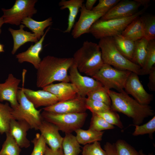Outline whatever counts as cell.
Returning <instances> with one entry per match:
<instances>
[{
	"label": "cell",
	"mask_w": 155,
	"mask_h": 155,
	"mask_svg": "<svg viewBox=\"0 0 155 155\" xmlns=\"http://www.w3.org/2000/svg\"><path fill=\"white\" fill-rule=\"evenodd\" d=\"M73 63V57H45L37 69V87L43 88L56 81L69 82L67 71Z\"/></svg>",
	"instance_id": "obj_1"
},
{
	"label": "cell",
	"mask_w": 155,
	"mask_h": 155,
	"mask_svg": "<svg viewBox=\"0 0 155 155\" xmlns=\"http://www.w3.org/2000/svg\"><path fill=\"white\" fill-rule=\"evenodd\" d=\"M108 94L111 102V109L131 118L133 125H139L145 118L154 115V111L151 107L140 104L124 90L120 92L110 90Z\"/></svg>",
	"instance_id": "obj_2"
},
{
	"label": "cell",
	"mask_w": 155,
	"mask_h": 155,
	"mask_svg": "<svg viewBox=\"0 0 155 155\" xmlns=\"http://www.w3.org/2000/svg\"><path fill=\"white\" fill-rule=\"evenodd\" d=\"M73 58L79 72L92 77L104 64L98 44L88 40L84 42Z\"/></svg>",
	"instance_id": "obj_3"
},
{
	"label": "cell",
	"mask_w": 155,
	"mask_h": 155,
	"mask_svg": "<svg viewBox=\"0 0 155 155\" xmlns=\"http://www.w3.org/2000/svg\"><path fill=\"white\" fill-rule=\"evenodd\" d=\"M100 49L104 64L115 68L130 71L140 75L141 67L129 60L117 49L113 37L100 39L98 44Z\"/></svg>",
	"instance_id": "obj_4"
},
{
	"label": "cell",
	"mask_w": 155,
	"mask_h": 155,
	"mask_svg": "<svg viewBox=\"0 0 155 155\" xmlns=\"http://www.w3.org/2000/svg\"><path fill=\"white\" fill-rule=\"evenodd\" d=\"M148 7H144L133 16L121 18L96 21L90 28L89 33L97 39L113 37L121 34L127 26L133 20L142 15Z\"/></svg>",
	"instance_id": "obj_5"
},
{
	"label": "cell",
	"mask_w": 155,
	"mask_h": 155,
	"mask_svg": "<svg viewBox=\"0 0 155 155\" xmlns=\"http://www.w3.org/2000/svg\"><path fill=\"white\" fill-rule=\"evenodd\" d=\"M24 84L22 88H19L17 94L19 105L12 108V116L14 119L26 122L31 129L38 130L43 120L41 113L42 110H37L26 97L23 90Z\"/></svg>",
	"instance_id": "obj_6"
},
{
	"label": "cell",
	"mask_w": 155,
	"mask_h": 155,
	"mask_svg": "<svg viewBox=\"0 0 155 155\" xmlns=\"http://www.w3.org/2000/svg\"><path fill=\"white\" fill-rule=\"evenodd\" d=\"M43 119L55 125L65 133H71L81 128L84 125L88 114L81 113L58 114L44 111L41 113Z\"/></svg>",
	"instance_id": "obj_7"
},
{
	"label": "cell",
	"mask_w": 155,
	"mask_h": 155,
	"mask_svg": "<svg viewBox=\"0 0 155 155\" xmlns=\"http://www.w3.org/2000/svg\"><path fill=\"white\" fill-rule=\"evenodd\" d=\"M131 72L119 69L104 64L92 77L106 89L114 88L120 92L123 90L126 80Z\"/></svg>",
	"instance_id": "obj_8"
},
{
	"label": "cell",
	"mask_w": 155,
	"mask_h": 155,
	"mask_svg": "<svg viewBox=\"0 0 155 155\" xmlns=\"http://www.w3.org/2000/svg\"><path fill=\"white\" fill-rule=\"evenodd\" d=\"M37 0H16L10 9L3 8L2 16L4 23L16 26L20 25L22 20L28 18H32L37 10L34 7Z\"/></svg>",
	"instance_id": "obj_9"
},
{
	"label": "cell",
	"mask_w": 155,
	"mask_h": 155,
	"mask_svg": "<svg viewBox=\"0 0 155 155\" xmlns=\"http://www.w3.org/2000/svg\"><path fill=\"white\" fill-rule=\"evenodd\" d=\"M69 70L70 82L75 86L78 96L86 97L91 92L103 86L93 78L82 75L74 63Z\"/></svg>",
	"instance_id": "obj_10"
},
{
	"label": "cell",
	"mask_w": 155,
	"mask_h": 155,
	"mask_svg": "<svg viewBox=\"0 0 155 155\" xmlns=\"http://www.w3.org/2000/svg\"><path fill=\"white\" fill-rule=\"evenodd\" d=\"M80 9V16L78 20L75 23L71 32L72 37L75 39L84 34L89 33L92 25L107 12L88 10L86 8L84 4Z\"/></svg>",
	"instance_id": "obj_11"
},
{
	"label": "cell",
	"mask_w": 155,
	"mask_h": 155,
	"mask_svg": "<svg viewBox=\"0 0 155 155\" xmlns=\"http://www.w3.org/2000/svg\"><path fill=\"white\" fill-rule=\"evenodd\" d=\"M138 75L131 72L126 82L124 89L128 94L131 95L140 104L149 105L153 99V95L148 93L140 81Z\"/></svg>",
	"instance_id": "obj_12"
},
{
	"label": "cell",
	"mask_w": 155,
	"mask_h": 155,
	"mask_svg": "<svg viewBox=\"0 0 155 155\" xmlns=\"http://www.w3.org/2000/svg\"><path fill=\"white\" fill-rule=\"evenodd\" d=\"M86 98L78 96L69 100L58 102L50 106L42 108L43 111L58 114L81 113L86 112L87 108Z\"/></svg>",
	"instance_id": "obj_13"
},
{
	"label": "cell",
	"mask_w": 155,
	"mask_h": 155,
	"mask_svg": "<svg viewBox=\"0 0 155 155\" xmlns=\"http://www.w3.org/2000/svg\"><path fill=\"white\" fill-rule=\"evenodd\" d=\"M141 6L135 0H120L100 19L107 20L130 17L138 11Z\"/></svg>",
	"instance_id": "obj_14"
},
{
	"label": "cell",
	"mask_w": 155,
	"mask_h": 155,
	"mask_svg": "<svg viewBox=\"0 0 155 155\" xmlns=\"http://www.w3.org/2000/svg\"><path fill=\"white\" fill-rule=\"evenodd\" d=\"M21 81V80L14 77L12 74H9L5 82L0 84V102L8 101L12 108L18 106L17 94L18 86Z\"/></svg>",
	"instance_id": "obj_15"
},
{
	"label": "cell",
	"mask_w": 155,
	"mask_h": 155,
	"mask_svg": "<svg viewBox=\"0 0 155 155\" xmlns=\"http://www.w3.org/2000/svg\"><path fill=\"white\" fill-rule=\"evenodd\" d=\"M38 130L46 144L52 150H57L62 147L63 137L61 136L59 129L54 125L43 119Z\"/></svg>",
	"instance_id": "obj_16"
},
{
	"label": "cell",
	"mask_w": 155,
	"mask_h": 155,
	"mask_svg": "<svg viewBox=\"0 0 155 155\" xmlns=\"http://www.w3.org/2000/svg\"><path fill=\"white\" fill-rule=\"evenodd\" d=\"M50 29L49 27L41 38L34 45H31L27 50L19 53L16 56L20 63L27 62L33 65L37 69L41 61L39 54L42 49L43 43L45 37Z\"/></svg>",
	"instance_id": "obj_17"
},
{
	"label": "cell",
	"mask_w": 155,
	"mask_h": 155,
	"mask_svg": "<svg viewBox=\"0 0 155 155\" xmlns=\"http://www.w3.org/2000/svg\"><path fill=\"white\" fill-rule=\"evenodd\" d=\"M42 90L53 94L57 98L59 102L71 100L78 96L76 88L71 83L61 82L52 84L43 88Z\"/></svg>",
	"instance_id": "obj_18"
},
{
	"label": "cell",
	"mask_w": 155,
	"mask_h": 155,
	"mask_svg": "<svg viewBox=\"0 0 155 155\" xmlns=\"http://www.w3.org/2000/svg\"><path fill=\"white\" fill-rule=\"evenodd\" d=\"M24 93L36 108L48 106L59 102L57 98L52 93L44 90L34 91L23 88Z\"/></svg>",
	"instance_id": "obj_19"
},
{
	"label": "cell",
	"mask_w": 155,
	"mask_h": 155,
	"mask_svg": "<svg viewBox=\"0 0 155 155\" xmlns=\"http://www.w3.org/2000/svg\"><path fill=\"white\" fill-rule=\"evenodd\" d=\"M31 129L29 125L24 121L12 119L10 122L8 132L11 135L20 148H26L30 145L27 138V132Z\"/></svg>",
	"instance_id": "obj_20"
},
{
	"label": "cell",
	"mask_w": 155,
	"mask_h": 155,
	"mask_svg": "<svg viewBox=\"0 0 155 155\" xmlns=\"http://www.w3.org/2000/svg\"><path fill=\"white\" fill-rule=\"evenodd\" d=\"M25 26L22 24L20 25V28L16 30L9 28L8 30L11 33L13 40V46L11 53L14 55L18 49L28 42H37L38 40L34 33L25 31Z\"/></svg>",
	"instance_id": "obj_21"
},
{
	"label": "cell",
	"mask_w": 155,
	"mask_h": 155,
	"mask_svg": "<svg viewBox=\"0 0 155 155\" xmlns=\"http://www.w3.org/2000/svg\"><path fill=\"white\" fill-rule=\"evenodd\" d=\"M84 2V0H61L59 2V5L61 9H67L69 12L68 26L66 29L64 31V33H69L71 32L75 23L79 9L83 5Z\"/></svg>",
	"instance_id": "obj_22"
},
{
	"label": "cell",
	"mask_w": 155,
	"mask_h": 155,
	"mask_svg": "<svg viewBox=\"0 0 155 155\" xmlns=\"http://www.w3.org/2000/svg\"><path fill=\"white\" fill-rule=\"evenodd\" d=\"M52 23L51 17L41 21H36L31 17H28L23 20L21 22L35 34L38 40L44 34L45 29L51 26Z\"/></svg>",
	"instance_id": "obj_23"
},
{
	"label": "cell",
	"mask_w": 155,
	"mask_h": 155,
	"mask_svg": "<svg viewBox=\"0 0 155 155\" xmlns=\"http://www.w3.org/2000/svg\"><path fill=\"white\" fill-rule=\"evenodd\" d=\"M121 35L134 41L144 38L142 23L140 16L133 20L126 27Z\"/></svg>",
	"instance_id": "obj_24"
},
{
	"label": "cell",
	"mask_w": 155,
	"mask_h": 155,
	"mask_svg": "<svg viewBox=\"0 0 155 155\" xmlns=\"http://www.w3.org/2000/svg\"><path fill=\"white\" fill-rule=\"evenodd\" d=\"M113 38L117 49L125 57L131 61L134 48L135 41L125 38L121 34Z\"/></svg>",
	"instance_id": "obj_25"
},
{
	"label": "cell",
	"mask_w": 155,
	"mask_h": 155,
	"mask_svg": "<svg viewBox=\"0 0 155 155\" xmlns=\"http://www.w3.org/2000/svg\"><path fill=\"white\" fill-rule=\"evenodd\" d=\"M78 142L80 144L86 145L101 141L104 132L98 131L88 129H79L75 131Z\"/></svg>",
	"instance_id": "obj_26"
},
{
	"label": "cell",
	"mask_w": 155,
	"mask_h": 155,
	"mask_svg": "<svg viewBox=\"0 0 155 155\" xmlns=\"http://www.w3.org/2000/svg\"><path fill=\"white\" fill-rule=\"evenodd\" d=\"M149 41L144 38L135 41V46L131 61L142 67L147 53Z\"/></svg>",
	"instance_id": "obj_27"
},
{
	"label": "cell",
	"mask_w": 155,
	"mask_h": 155,
	"mask_svg": "<svg viewBox=\"0 0 155 155\" xmlns=\"http://www.w3.org/2000/svg\"><path fill=\"white\" fill-rule=\"evenodd\" d=\"M81 146L75 136L71 133H65L62 144L64 155H79L82 152Z\"/></svg>",
	"instance_id": "obj_28"
},
{
	"label": "cell",
	"mask_w": 155,
	"mask_h": 155,
	"mask_svg": "<svg viewBox=\"0 0 155 155\" xmlns=\"http://www.w3.org/2000/svg\"><path fill=\"white\" fill-rule=\"evenodd\" d=\"M13 109L7 102L3 104L0 102V133H6L9 131L11 120L13 119Z\"/></svg>",
	"instance_id": "obj_29"
},
{
	"label": "cell",
	"mask_w": 155,
	"mask_h": 155,
	"mask_svg": "<svg viewBox=\"0 0 155 155\" xmlns=\"http://www.w3.org/2000/svg\"><path fill=\"white\" fill-rule=\"evenodd\" d=\"M155 64V40L149 41L147 53L143 65L141 68L140 75L148 74Z\"/></svg>",
	"instance_id": "obj_30"
},
{
	"label": "cell",
	"mask_w": 155,
	"mask_h": 155,
	"mask_svg": "<svg viewBox=\"0 0 155 155\" xmlns=\"http://www.w3.org/2000/svg\"><path fill=\"white\" fill-rule=\"evenodd\" d=\"M6 134V138L0 151V155H20L21 150L17 142L9 132Z\"/></svg>",
	"instance_id": "obj_31"
},
{
	"label": "cell",
	"mask_w": 155,
	"mask_h": 155,
	"mask_svg": "<svg viewBox=\"0 0 155 155\" xmlns=\"http://www.w3.org/2000/svg\"><path fill=\"white\" fill-rule=\"evenodd\" d=\"M142 23L144 38L148 41L155 39V16L146 15L140 17Z\"/></svg>",
	"instance_id": "obj_32"
},
{
	"label": "cell",
	"mask_w": 155,
	"mask_h": 155,
	"mask_svg": "<svg viewBox=\"0 0 155 155\" xmlns=\"http://www.w3.org/2000/svg\"><path fill=\"white\" fill-rule=\"evenodd\" d=\"M109 90L103 86L88 94L87 98L102 102L111 106V102L108 94Z\"/></svg>",
	"instance_id": "obj_33"
},
{
	"label": "cell",
	"mask_w": 155,
	"mask_h": 155,
	"mask_svg": "<svg viewBox=\"0 0 155 155\" xmlns=\"http://www.w3.org/2000/svg\"><path fill=\"white\" fill-rule=\"evenodd\" d=\"M113 125L107 122L103 118L95 113H92L89 129L98 131L114 129Z\"/></svg>",
	"instance_id": "obj_34"
},
{
	"label": "cell",
	"mask_w": 155,
	"mask_h": 155,
	"mask_svg": "<svg viewBox=\"0 0 155 155\" xmlns=\"http://www.w3.org/2000/svg\"><path fill=\"white\" fill-rule=\"evenodd\" d=\"M135 127V130L132 133L134 136L148 134L150 137L152 138L153 133L155 131V116L147 123L142 125H133Z\"/></svg>",
	"instance_id": "obj_35"
},
{
	"label": "cell",
	"mask_w": 155,
	"mask_h": 155,
	"mask_svg": "<svg viewBox=\"0 0 155 155\" xmlns=\"http://www.w3.org/2000/svg\"><path fill=\"white\" fill-rule=\"evenodd\" d=\"M114 144L117 155H140L139 152L122 140H118Z\"/></svg>",
	"instance_id": "obj_36"
},
{
	"label": "cell",
	"mask_w": 155,
	"mask_h": 155,
	"mask_svg": "<svg viewBox=\"0 0 155 155\" xmlns=\"http://www.w3.org/2000/svg\"><path fill=\"white\" fill-rule=\"evenodd\" d=\"M96 113L103 118L109 123L116 125L120 129L123 128V125L119 115L116 112L111 109L103 113Z\"/></svg>",
	"instance_id": "obj_37"
},
{
	"label": "cell",
	"mask_w": 155,
	"mask_h": 155,
	"mask_svg": "<svg viewBox=\"0 0 155 155\" xmlns=\"http://www.w3.org/2000/svg\"><path fill=\"white\" fill-rule=\"evenodd\" d=\"M86 104L87 109L92 113H103L111 109V106L98 101L86 98Z\"/></svg>",
	"instance_id": "obj_38"
},
{
	"label": "cell",
	"mask_w": 155,
	"mask_h": 155,
	"mask_svg": "<svg viewBox=\"0 0 155 155\" xmlns=\"http://www.w3.org/2000/svg\"><path fill=\"white\" fill-rule=\"evenodd\" d=\"M34 148L30 155H44L46 145L43 136L39 133H36L32 141Z\"/></svg>",
	"instance_id": "obj_39"
},
{
	"label": "cell",
	"mask_w": 155,
	"mask_h": 155,
	"mask_svg": "<svg viewBox=\"0 0 155 155\" xmlns=\"http://www.w3.org/2000/svg\"><path fill=\"white\" fill-rule=\"evenodd\" d=\"M82 152V155H107L99 142L85 145Z\"/></svg>",
	"instance_id": "obj_40"
},
{
	"label": "cell",
	"mask_w": 155,
	"mask_h": 155,
	"mask_svg": "<svg viewBox=\"0 0 155 155\" xmlns=\"http://www.w3.org/2000/svg\"><path fill=\"white\" fill-rule=\"evenodd\" d=\"M120 0H99L97 5L93 7L92 10L96 11H108Z\"/></svg>",
	"instance_id": "obj_41"
},
{
	"label": "cell",
	"mask_w": 155,
	"mask_h": 155,
	"mask_svg": "<svg viewBox=\"0 0 155 155\" xmlns=\"http://www.w3.org/2000/svg\"><path fill=\"white\" fill-rule=\"evenodd\" d=\"M148 74L149 82L147 86L150 90L155 91V66H153Z\"/></svg>",
	"instance_id": "obj_42"
},
{
	"label": "cell",
	"mask_w": 155,
	"mask_h": 155,
	"mask_svg": "<svg viewBox=\"0 0 155 155\" xmlns=\"http://www.w3.org/2000/svg\"><path fill=\"white\" fill-rule=\"evenodd\" d=\"M104 150L107 155H117L114 144L107 142L104 145Z\"/></svg>",
	"instance_id": "obj_43"
},
{
	"label": "cell",
	"mask_w": 155,
	"mask_h": 155,
	"mask_svg": "<svg viewBox=\"0 0 155 155\" xmlns=\"http://www.w3.org/2000/svg\"><path fill=\"white\" fill-rule=\"evenodd\" d=\"M44 155H64L62 148L54 151L46 146Z\"/></svg>",
	"instance_id": "obj_44"
},
{
	"label": "cell",
	"mask_w": 155,
	"mask_h": 155,
	"mask_svg": "<svg viewBox=\"0 0 155 155\" xmlns=\"http://www.w3.org/2000/svg\"><path fill=\"white\" fill-rule=\"evenodd\" d=\"M97 1L96 0H87L84 5L85 7L88 10H92L93 6Z\"/></svg>",
	"instance_id": "obj_45"
},
{
	"label": "cell",
	"mask_w": 155,
	"mask_h": 155,
	"mask_svg": "<svg viewBox=\"0 0 155 155\" xmlns=\"http://www.w3.org/2000/svg\"><path fill=\"white\" fill-rule=\"evenodd\" d=\"M137 2L139 3L141 5H142L144 7H148L150 3V0H135Z\"/></svg>",
	"instance_id": "obj_46"
},
{
	"label": "cell",
	"mask_w": 155,
	"mask_h": 155,
	"mask_svg": "<svg viewBox=\"0 0 155 155\" xmlns=\"http://www.w3.org/2000/svg\"><path fill=\"white\" fill-rule=\"evenodd\" d=\"M4 22L3 20V18L1 17H0V34H1V27L3 24H4Z\"/></svg>",
	"instance_id": "obj_47"
},
{
	"label": "cell",
	"mask_w": 155,
	"mask_h": 155,
	"mask_svg": "<svg viewBox=\"0 0 155 155\" xmlns=\"http://www.w3.org/2000/svg\"><path fill=\"white\" fill-rule=\"evenodd\" d=\"M4 45L0 43V53L4 51Z\"/></svg>",
	"instance_id": "obj_48"
},
{
	"label": "cell",
	"mask_w": 155,
	"mask_h": 155,
	"mask_svg": "<svg viewBox=\"0 0 155 155\" xmlns=\"http://www.w3.org/2000/svg\"><path fill=\"white\" fill-rule=\"evenodd\" d=\"M140 155H147L145 154L143 152L142 150H141L139 151ZM148 155H153L152 154H149Z\"/></svg>",
	"instance_id": "obj_49"
}]
</instances>
